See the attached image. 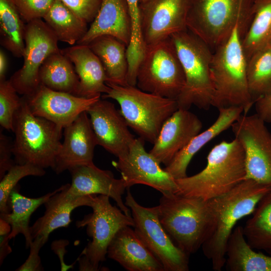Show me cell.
I'll use <instances>...</instances> for the list:
<instances>
[{
  "mask_svg": "<svg viewBox=\"0 0 271 271\" xmlns=\"http://www.w3.org/2000/svg\"><path fill=\"white\" fill-rule=\"evenodd\" d=\"M74 64L79 82L76 95L91 98L106 94L109 89L103 67L87 45L77 44L61 50Z\"/></svg>",
  "mask_w": 271,
  "mask_h": 271,
  "instance_id": "obj_23",
  "label": "cell"
},
{
  "mask_svg": "<svg viewBox=\"0 0 271 271\" xmlns=\"http://www.w3.org/2000/svg\"><path fill=\"white\" fill-rule=\"evenodd\" d=\"M88 115L87 111L83 112L64 128V141L53 169L57 174L93 164L94 151L98 143Z\"/></svg>",
  "mask_w": 271,
  "mask_h": 271,
  "instance_id": "obj_18",
  "label": "cell"
},
{
  "mask_svg": "<svg viewBox=\"0 0 271 271\" xmlns=\"http://www.w3.org/2000/svg\"><path fill=\"white\" fill-rule=\"evenodd\" d=\"M44 246L42 241L38 238L33 240L30 246L29 255L25 262L16 270L17 271H40L43 270L39 251Z\"/></svg>",
  "mask_w": 271,
  "mask_h": 271,
  "instance_id": "obj_41",
  "label": "cell"
},
{
  "mask_svg": "<svg viewBox=\"0 0 271 271\" xmlns=\"http://www.w3.org/2000/svg\"><path fill=\"white\" fill-rule=\"evenodd\" d=\"M59 41L73 45L86 34L87 23L60 0H55L43 18Z\"/></svg>",
  "mask_w": 271,
  "mask_h": 271,
  "instance_id": "obj_31",
  "label": "cell"
},
{
  "mask_svg": "<svg viewBox=\"0 0 271 271\" xmlns=\"http://www.w3.org/2000/svg\"><path fill=\"white\" fill-rule=\"evenodd\" d=\"M62 185L52 192L41 197L31 198L26 197L19 192L17 185L11 192L9 197V206L11 212L1 213L0 218L9 223L12 227L9 237L10 240L14 238L19 234H23L25 238L26 248L30 247L33 239L30 231L29 221L32 214L41 205L44 204L53 195L61 190Z\"/></svg>",
  "mask_w": 271,
  "mask_h": 271,
  "instance_id": "obj_28",
  "label": "cell"
},
{
  "mask_svg": "<svg viewBox=\"0 0 271 271\" xmlns=\"http://www.w3.org/2000/svg\"><path fill=\"white\" fill-rule=\"evenodd\" d=\"M87 112L98 145L117 158L125 156L136 138L115 105L99 99Z\"/></svg>",
  "mask_w": 271,
  "mask_h": 271,
  "instance_id": "obj_17",
  "label": "cell"
},
{
  "mask_svg": "<svg viewBox=\"0 0 271 271\" xmlns=\"http://www.w3.org/2000/svg\"><path fill=\"white\" fill-rule=\"evenodd\" d=\"M185 76V84L177 99L179 108L194 105L207 110L212 106L214 88L210 65V48L188 29L170 37Z\"/></svg>",
  "mask_w": 271,
  "mask_h": 271,
  "instance_id": "obj_6",
  "label": "cell"
},
{
  "mask_svg": "<svg viewBox=\"0 0 271 271\" xmlns=\"http://www.w3.org/2000/svg\"><path fill=\"white\" fill-rule=\"evenodd\" d=\"M271 187L245 179L230 191L207 200L210 225L201 248L212 269L221 271L226 261L227 241L240 219L251 214Z\"/></svg>",
  "mask_w": 271,
  "mask_h": 271,
  "instance_id": "obj_1",
  "label": "cell"
},
{
  "mask_svg": "<svg viewBox=\"0 0 271 271\" xmlns=\"http://www.w3.org/2000/svg\"><path fill=\"white\" fill-rule=\"evenodd\" d=\"M13 143L10 139L0 132V180L14 165L16 164L12 159Z\"/></svg>",
  "mask_w": 271,
  "mask_h": 271,
  "instance_id": "obj_40",
  "label": "cell"
},
{
  "mask_svg": "<svg viewBox=\"0 0 271 271\" xmlns=\"http://www.w3.org/2000/svg\"><path fill=\"white\" fill-rule=\"evenodd\" d=\"M107 255L128 271H164L162 263L129 226L117 232Z\"/></svg>",
  "mask_w": 271,
  "mask_h": 271,
  "instance_id": "obj_21",
  "label": "cell"
},
{
  "mask_svg": "<svg viewBox=\"0 0 271 271\" xmlns=\"http://www.w3.org/2000/svg\"><path fill=\"white\" fill-rule=\"evenodd\" d=\"M245 155L246 177L271 187V132L257 114H241L231 126Z\"/></svg>",
  "mask_w": 271,
  "mask_h": 271,
  "instance_id": "obj_12",
  "label": "cell"
},
{
  "mask_svg": "<svg viewBox=\"0 0 271 271\" xmlns=\"http://www.w3.org/2000/svg\"><path fill=\"white\" fill-rule=\"evenodd\" d=\"M265 1V0H251L252 4H254V3H258V2H261V1Z\"/></svg>",
  "mask_w": 271,
  "mask_h": 271,
  "instance_id": "obj_46",
  "label": "cell"
},
{
  "mask_svg": "<svg viewBox=\"0 0 271 271\" xmlns=\"http://www.w3.org/2000/svg\"><path fill=\"white\" fill-rule=\"evenodd\" d=\"M8 59L5 52L0 51V81L6 79L5 75L8 67Z\"/></svg>",
  "mask_w": 271,
  "mask_h": 271,
  "instance_id": "obj_45",
  "label": "cell"
},
{
  "mask_svg": "<svg viewBox=\"0 0 271 271\" xmlns=\"http://www.w3.org/2000/svg\"><path fill=\"white\" fill-rule=\"evenodd\" d=\"M218 110V116L214 122L195 136L164 168L175 180L187 176V169L194 156L208 143L231 127L243 112L240 107L222 108Z\"/></svg>",
  "mask_w": 271,
  "mask_h": 271,
  "instance_id": "obj_25",
  "label": "cell"
},
{
  "mask_svg": "<svg viewBox=\"0 0 271 271\" xmlns=\"http://www.w3.org/2000/svg\"><path fill=\"white\" fill-rule=\"evenodd\" d=\"M144 142L140 137L136 138L128 153L114 162V165L120 171L127 189L134 185L143 184L162 194L175 193L177 188L175 179L146 151Z\"/></svg>",
  "mask_w": 271,
  "mask_h": 271,
  "instance_id": "obj_14",
  "label": "cell"
},
{
  "mask_svg": "<svg viewBox=\"0 0 271 271\" xmlns=\"http://www.w3.org/2000/svg\"><path fill=\"white\" fill-rule=\"evenodd\" d=\"M148 0H140V3H144Z\"/></svg>",
  "mask_w": 271,
  "mask_h": 271,
  "instance_id": "obj_47",
  "label": "cell"
},
{
  "mask_svg": "<svg viewBox=\"0 0 271 271\" xmlns=\"http://www.w3.org/2000/svg\"><path fill=\"white\" fill-rule=\"evenodd\" d=\"M157 206L159 220L175 244L190 255L204 242L210 225L207 200L169 192Z\"/></svg>",
  "mask_w": 271,
  "mask_h": 271,
  "instance_id": "obj_4",
  "label": "cell"
},
{
  "mask_svg": "<svg viewBox=\"0 0 271 271\" xmlns=\"http://www.w3.org/2000/svg\"><path fill=\"white\" fill-rule=\"evenodd\" d=\"M24 63L11 77V81L19 94L28 95L40 85V69L51 54L59 51L58 40L42 19L25 25Z\"/></svg>",
  "mask_w": 271,
  "mask_h": 271,
  "instance_id": "obj_13",
  "label": "cell"
},
{
  "mask_svg": "<svg viewBox=\"0 0 271 271\" xmlns=\"http://www.w3.org/2000/svg\"><path fill=\"white\" fill-rule=\"evenodd\" d=\"M23 21L28 23L43 19L55 0H13Z\"/></svg>",
  "mask_w": 271,
  "mask_h": 271,
  "instance_id": "obj_38",
  "label": "cell"
},
{
  "mask_svg": "<svg viewBox=\"0 0 271 271\" xmlns=\"http://www.w3.org/2000/svg\"><path fill=\"white\" fill-rule=\"evenodd\" d=\"M191 0H148L140 3L142 37L145 46L186 30Z\"/></svg>",
  "mask_w": 271,
  "mask_h": 271,
  "instance_id": "obj_15",
  "label": "cell"
},
{
  "mask_svg": "<svg viewBox=\"0 0 271 271\" xmlns=\"http://www.w3.org/2000/svg\"><path fill=\"white\" fill-rule=\"evenodd\" d=\"M13 120L15 140L12 152L17 164L46 169L55 167L61 148L62 128L33 114L23 96Z\"/></svg>",
  "mask_w": 271,
  "mask_h": 271,
  "instance_id": "obj_5",
  "label": "cell"
},
{
  "mask_svg": "<svg viewBox=\"0 0 271 271\" xmlns=\"http://www.w3.org/2000/svg\"><path fill=\"white\" fill-rule=\"evenodd\" d=\"M106 84L109 89L102 99L116 100L128 126L144 141L154 144L164 123L178 109L177 100L143 91L136 86Z\"/></svg>",
  "mask_w": 271,
  "mask_h": 271,
  "instance_id": "obj_7",
  "label": "cell"
},
{
  "mask_svg": "<svg viewBox=\"0 0 271 271\" xmlns=\"http://www.w3.org/2000/svg\"><path fill=\"white\" fill-rule=\"evenodd\" d=\"M240 23L217 47L210 65L214 93L212 106L218 109L240 107L247 114L254 103L249 90L247 59L241 43Z\"/></svg>",
  "mask_w": 271,
  "mask_h": 271,
  "instance_id": "obj_3",
  "label": "cell"
},
{
  "mask_svg": "<svg viewBox=\"0 0 271 271\" xmlns=\"http://www.w3.org/2000/svg\"><path fill=\"white\" fill-rule=\"evenodd\" d=\"M247 78L254 103L271 93V44L258 50L248 59Z\"/></svg>",
  "mask_w": 271,
  "mask_h": 271,
  "instance_id": "obj_34",
  "label": "cell"
},
{
  "mask_svg": "<svg viewBox=\"0 0 271 271\" xmlns=\"http://www.w3.org/2000/svg\"><path fill=\"white\" fill-rule=\"evenodd\" d=\"M250 0H191L187 29L215 49L230 35L237 23L250 19Z\"/></svg>",
  "mask_w": 271,
  "mask_h": 271,
  "instance_id": "obj_8",
  "label": "cell"
},
{
  "mask_svg": "<svg viewBox=\"0 0 271 271\" xmlns=\"http://www.w3.org/2000/svg\"><path fill=\"white\" fill-rule=\"evenodd\" d=\"M254 105L256 113L265 122H271V93L257 99Z\"/></svg>",
  "mask_w": 271,
  "mask_h": 271,
  "instance_id": "obj_42",
  "label": "cell"
},
{
  "mask_svg": "<svg viewBox=\"0 0 271 271\" xmlns=\"http://www.w3.org/2000/svg\"><path fill=\"white\" fill-rule=\"evenodd\" d=\"M69 243V242L68 240L59 239L53 241L51 245V249L59 257L60 262L61 270L62 271H66L70 268H73L74 264H75V263H73L70 265H67L64 262V255L67 252L66 249V247Z\"/></svg>",
  "mask_w": 271,
  "mask_h": 271,
  "instance_id": "obj_43",
  "label": "cell"
},
{
  "mask_svg": "<svg viewBox=\"0 0 271 271\" xmlns=\"http://www.w3.org/2000/svg\"><path fill=\"white\" fill-rule=\"evenodd\" d=\"M246 174L245 155L240 143L235 139L223 141L211 150L202 171L175 180V193L208 200L232 190L245 179Z\"/></svg>",
  "mask_w": 271,
  "mask_h": 271,
  "instance_id": "obj_2",
  "label": "cell"
},
{
  "mask_svg": "<svg viewBox=\"0 0 271 271\" xmlns=\"http://www.w3.org/2000/svg\"><path fill=\"white\" fill-rule=\"evenodd\" d=\"M241 35L247 60L256 51L271 44V0L252 4L250 19Z\"/></svg>",
  "mask_w": 271,
  "mask_h": 271,
  "instance_id": "obj_30",
  "label": "cell"
},
{
  "mask_svg": "<svg viewBox=\"0 0 271 271\" xmlns=\"http://www.w3.org/2000/svg\"><path fill=\"white\" fill-rule=\"evenodd\" d=\"M71 183L68 194L73 197L89 195H103L112 198L125 214L131 216L129 208L123 203L122 195L127 189L123 180L114 178L108 170H101L94 164L81 166L69 170Z\"/></svg>",
  "mask_w": 271,
  "mask_h": 271,
  "instance_id": "obj_20",
  "label": "cell"
},
{
  "mask_svg": "<svg viewBox=\"0 0 271 271\" xmlns=\"http://www.w3.org/2000/svg\"><path fill=\"white\" fill-rule=\"evenodd\" d=\"M202 128V123L196 114L178 108L164 123L149 152L166 166Z\"/></svg>",
  "mask_w": 271,
  "mask_h": 271,
  "instance_id": "obj_19",
  "label": "cell"
},
{
  "mask_svg": "<svg viewBox=\"0 0 271 271\" xmlns=\"http://www.w3.org/2000/svg\"><path fill=\"white\" fill-rule=\"evenodd\" d=\"M90 207L92 213L77 221L76 226H86L87 234L92 238L80 256L95 271L99 270V263L105 260L108 245L117 232L126 226L133 227L134 222L131 216L112 205L107 196L95 195Z\"/></svg>",
  "mask_w": 271,
  "mask_h": 271,
  "instance_id": "obj_10",
  "label": "cell"
},
{
  "mask_svg": "<svg viewBox=\"0 0 271 271\" xmlns=\"http://www.w3.org/2000/svg\"><path fill=\"white\" fill-rule=\"evenodd\" d=\"M184 84V71L170 37L146 46L138 69L137 87L177 100Z\"/></svg>",
  "mask_w": 271,
  "mask_h": 271,
  "instance_id": "obj_9",
  "label": "cell"
},
{
  "mask_svg": "<svg viewBox=\"0 0 271 271\" xmlns=\"http://www.w3.org/2000/svg\"><path fill=\"white\" fill-rule=\"evenodd\" d=\"M9 80L0 81V124L13 131L14 114L21 104V98Z\"/></svg>",
  "mask_w": 271,
  "mask_h": 271,
  "instance_id": "obj_37",
  "label": "cell"
},
{
  "mask_svg": "<svg viewBox=\"0 0 271 271\" xmlns=\"http://www.w3.org/2000/svg\"><path fill=\"white\" fill-rule=\"evenodd\" d=\"M45 173L44 169L29 164H16L11 168L0 180L1 213L11 212L9 203L10 195L21 179L29 176L41 177Z\"/></svg>",
  "mask_w": 271,
  "mask_h": 271,
  "instance_id": "obj_35",
  "label": "cell"
},
{
  "mask_svg": "<svg viewBox=\"0 0 271 271\" xmlns=\"http://www.w3.org/2000/svg\"><path fill=\"white\" fill-rule=\"evenodd\" d=\"M88 45L100 60L107 81L120 86L128 85L127 46L111 36L96 38Z\"/></svg>",
  "mask_w": 271,
  "mask_h": 271,
  "instance_id": "obj_26",
  "label": "cell"
},
{
  "mask_svg": "<svg viewBox=\"0 0 271 271\" xmlns=\"http://www.w3.org/2000/svg\"><path fill=\"white\" fill-rule=\"evenodd\" d=\"M131 35V21L126 0H102L94 20L77 44L88 45L97 37L109 35L128 46Z\"/></svg>",
  "mask_w": 271,
  "mask_h": 271,
  "instance_id": "obj_24",
  "label": "cell"
},
{
  "mask_svg": "<svg viewBox=\"0 0 271 271\" xmlns=\"http://www.w3.org/2000/svg\"><path fill=\"white\" fill-rule=\"evenodd\" d=\"M39 75L41 84L55 91L76 95L79 77L72 62L61 50L46 58Z\"/></svg>",
  "mask_w": 271,
  "mask_h": 271,
  "instance_id": "obj_29",
  "label": "cell"
},
{
  "mask_svg": "<svg viewBox=\"0 0 271 271\" xmlns=\"http://www.w3.org/2000/svg\"><path fill=\"white\" fill-rule=\"evenodd\" d=\"M10 234L0 235V264H2L5 258L12 251L9 244Z\"/></svg>",
  "mask_w": 271,
  "mask_h": 271,
  "instance_id": "obj_44",
  "label": "cell"
},
{
  "mask_svg": "<svg viewBox=\"0 0 271 271\" xmlns=\"http://www.w3.org/2000/svg\"><path fill=\"white\" fill-rule=\"evenodd\" d=\"M69 186L70 184L62 185V189L44 204L45 207L44 215L30 226L33 240L39 238L44 245L52 231L69 225L72 221L71 213L75 208L83 206L90 207L95 195L71 197L67 193Z\"/></svg>",
  "mask_w": 271,
  "mask_h": 271,
  "instance_id": "obj_22",
  "label": "cell"
},
{
  "mask_svg": "<svg viewBox=\"0 0 271 271\" xmlns=\"http://www.w3.org/2000/svg\"><path fill=\"white\" fill-rule=\"evenodd\" d=\"M124 203L130 209L136 233L162 263L164 271L189 270V255L175 244L163 228L157 206H141L129 189Z\"/></svg>",
  "mask_w": 271,
  "mask_h": 271,
  "instance_id": "obj_11",
  "label": "cell"
},
{
  "mask_svg": "<svg viewBox=\"0 0 271 271\" xmlns=\"http://www.w3.org/2000/svg\"><path fill=\"white\" fill-rule=\"evenodd\" d=\"M60 1L87 24L93 21L102 2V0Z\"/></svg>",
  "mask_w": 271,
  "mask_h": 271,
  "instance_id": "obj_39",
  "label": "cell"
},
{
  "mask_svg": "<svg viewBox=\"0 0 271 271\" xmlns=\"http://www.w3.org/2000/svg\"><path fill=\"white\" fill-rule=\"evenodd\" d=\"M243 227L245 238L254 249L271 254V191L258 202Z\"/></svg>",
  "mask_w": 271,
  "mask_h": 271,
  "instance_id": "obj_33",
  "label": "cell"
},
{
  "mask_svg": "<svg viewBox=\"0 0 271 271\" xmlns=\"http://www.w3.org/2000/svg\"><path fill=\"white\" fill-rule=\"evenodd\" d=\"M225 266L229 271H271V255L252 248L245 238L243 227L237 226L227 241Z\"/></svg>",
  "mask_w": 271,
  "mask_h": 271,
  "instance_id": "obj_27",
  "label": "cell"
},
{
  "mask_svg": "<svg viewBox=\"0 0 271 271\" xmlns=\"http://www.w3.org/2000/svg\"><path fill=\"white\" fill-rule=\"evenodd\" d=\"M25 25L13 0H0L1 44L14 56L23 57Z\"/></svg>",
  "mask_w": 271,
  "mask_h": 271,
  "instance_id": "obj_32",
  "label": "cell"
},
{
  "mask_svg": "<svg viewBox=\"0 0 271 271\" xmlns=\"http://www.w3.org/2000/svg\"><path fill=\"white\" fill-rule=\"evenodd\" d=\"M55 91L41 84L31 94L24 95L29 109L36 116L47 119L62 128L71 123L81 113L100 99Z\"/></svg>",
  "mask_w": 271,
  "mask_h": 271,
  "instance_id": "obj_16",
  "label": "cell"
},
{
  "mask_svg": "<svg viewBox=\"0 0 271 271\" xmlns=\"http://www.w3.org/2000/svg\"><path fill=\"white\" fill-rule=\"evenodd\" d=\"M130 18L131 35L127 46V54L129 65L137 67L143 58L146 46L142 33L140 0H126Z\"/></svg>",
  "mask_w": 271,
  "mask_h": 271,
  "instance_id": "obj_36",
  "label": "cell"
}]
</instances>
